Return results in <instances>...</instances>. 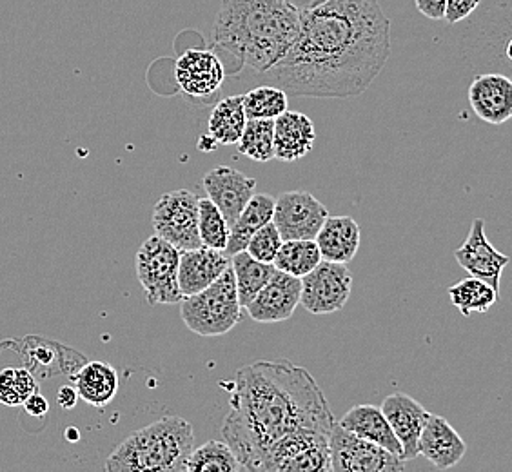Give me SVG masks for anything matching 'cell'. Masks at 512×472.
I'll return each mask as SVG.
<instances>
[{
	"label": "cell",
	"mask_w": 512,
	"mask_h": 472,
	"mask_svg": "<svg viewBox=\"0 0 512 472\" xmlns=\"http://www.w3.org/2000/svg\"><path fill=\"white\" fill-rule=\"evenodd\" d=\"M391 20L378 0H325L300 11V33L271 69L287 95L355 99L384 71Z\"/></svg>",
	"instance_id": "6da1fadb"
},
{
	"label": "cell",
	"mask_w": 512,
	"mask_h": 472,
	"mask_svg": "<svg viewBox=\"0 0 512 472\" xmlns=\"http://www.w3.org/2000/svg\"><path fill=\"white\" fill-rule=\"evenodd\" d=\"M335 423L313 374L278 358L238 369L222 436L242 471L258 472L267 451L286 434L306 427L331 433Z\"/></svg>",
	"instance_id": "7a4b0ae2"
},
{
	"label": "cell",
	"mask_w": 512,
	"mask_h": 472,
	"mask_svg": "<svg viewBox=\"0 0 512 472\" xmlns=\"http://www.w3.org/2000/svg\"><path fill=\"white\" fill-rule=\"evenodd\" d=\"M213 42L256 73L286 57L300 33V11L286 0H222Z\"/></svg>",
	"instance_id": "3957f363"
},
{
	"label": "cell",
	"mask_w": 512,
	"mask_h": 472,
	"mask_svg": "<svg viewBox=\"0 0 512 472\" xmlns=\"http://www.w3.org/2000/svg\"><path fill=\"white\" fill-rule=\"evenodd\" d=\"M195 449V433L188 420L162 416L131 434L109 454V472H184Z\"/></svg>",
	"instance_id": "277c9868"
},
{
	"label": "cell",
	"mask_w": 512,
	"mask_h": 472,
	"mask_svg": "<svg viewBox=\"0 0 512 472\" xmlns=\"http://www.w3.org/2000/svg\"><path fill=\"white\" fill-rule=\"evenodd\" d=\"M180 318L191 333L198 336H222L233 331L242 320L237 280L233 267H227L217 280L195 295L180 302Z\"/></svg>",
	"instance_id": "5b68a950"
},
{
	"label": "cell",
	"mask_w": 512,
	"mask_h": 472,
	"mask_svg": "<svg viewBox=\"0 0 512 472\" xmlns=\"http://www.w3.org/2000/svg\"><path fill=\"white\" fill-rule=\"evenodd\" d=\"M180 251L164 238H148L137 253L138 284L146 293L149 305H173L182 302L178 284Z\"/></svg>",
	"instance_id": "8992f818"
},
{
	"label": "cell",
	"mask_w": 512,
	"mask_h": 472,
	"mask_svg": "<svg viewBox=\"0 0 512 472\" xmlns=\"http://www.w3.org/2000/svg\"><path fill=\"white\" fill-rule=\"evenodd\" d=\"M329 436L311 427L286 434L267 451L258 472L331 471Z\"/></svg>",
	"instance_id": "52a82bcc"
},
{
	"label": "cell",
	"mask_w": 512,
	"mask_h": 472,
	"mask_svg": "<svg viewBox=\"0 0 512 472\" xmlns=\"http://www.w3.org/2000/svg\"><path fill=\"white\" fill-rule=\"evenodd\" d=\"M329 447L333 472H400L405 469V460L400 456L378 443L349 433L340 423H335L331 429Z\"/></svg>",
	"instance_id": "ba28073f"
},
{
	"label": "cell",
	"mask_w": 512,
	"mask_h": 472,
	"mask_svg": "<svg viewBox=\"0 0 512 472\" xmlns=\"http://www.w3.org/2000/svg\"><path fill=\"white\" fill-rule=\"evenodd\" d=\"M153 227L178 251L202 246L198 231V198L188 189L169 191L158 198L153 209Z\"/></svg>",
	"instance_id": "9c48e42d"
},
{
	"label": "cell",
	"mask_w": 512,
	"mask_h": 472,
	"mask_svg": "<svg viewBox=\"0 0 512 472\" xmlns=\"http://www.w3.org/2000/svg\"><path fill=\"white\" fill-rule=\"evenodd\" d=\"M353 289V276L347 264L322 260L318 266L302 276L300 304L311 315H333L344 309Z\"/></svg>",
	"instance_id": "30bf717a"
},
{
	"label": "cell",
	"mask_w": 512,
	"mask_h": 472,
	"mask_svg": "<svg viewBox=\"0 0 512 472\" xmlns=\"http://www.w3.org/2000/svg\"><path fill=\"white\" fill-rule=\"evenodd\" d=\"M327 217V207L307 191H287L276 198L273 222L284 240H315Z\"/></svg>",
	"instance_id": "8fae6325"
},
{
	"label": "cell",
	"mask_w": 512,
	"mask_h": 472,
	"mask_svg": "<svg viewBox=\"0 0 512 472\" xmlns=\"http://www.w3.org/2000/svg\"><path fill=\"white\" fill-rule=\"evenodd\" d=\"M454 258L469 275L482 278L500 293L503 269L509 266L511 258L500 253L489 242V238L485 235V222L482 218L473 220L469 236L465 238L463 246L454 251Z\"/></svg>",
	"instance_id": "7c38bea8"
},
{
	"label": "cell",
	"mask_w": 512,
	"mask_h": 472,
	"mask_svg": "<svg viewBox=\"0 0 512 472\" xmlns=\"http://www.w3.org/2000/svg\"><path fill=\"white\" fill-rule=\"evenodd\" d=\"M178 88L193 99H207L222 88L226 69L215 51L188 50L175 64Z\"/></svg>",
	"instance_id": "4fadbf2b"
},
{
	"label": "cell",
	"mask_w": 512,
	"mask_h": 472,
	"mask_svg": "<svg viewBox=\"0 0 512 472\" xmlns=\"http://www.w3.org/2000/svg\"><path fill=\"white\" fill-rule=\"evenodd\" d=\"M302 296V278L276 269L264 289L247 305V313L260 324H278L289 320Z\"/></svg>",
	"instance_id": "5bb4252c"
},
{
	"label": "cell",
	"mask_w": 512,
	"mask_h": 472,
	"mask_svg": "<svg viewBox=\"0 0 512 472\" xmlns=\"http://www.w3.org/2000/svg\"><path fill=\"white\" fill-rule=\"evenodd\" d=\"M202 187L231 227L255 195L256 180L238 169L218 166L207 173L202 180Z\"/></svg>",
	"instance_id": "9a60e30c"
},
{
	"label": "cell",
	"mask_w": 512,
	"mask_h": 472,
	"mask_svg": "<svg viewBox=\"0 0 512 472\" xmlns=\"http://www.w3.org/2000/svg\"><path fill=\"white\" fill-rule=\"evenodd\" d=\"M387 422L391 423L396 438L402 443L405 462L420 456L418 442L429 418V411L424 405L418 404L409 394H389L382 404Z\"/></svg>",
	"instance_id": "2e32d148"
},
{
	"label": "cell",
	"mask_w": 512,
	"mask_h": 472,
	"mask_svg": "<svg viewBox=\"0 0 512 472\" xmlns=\"http://www.w3.org/2000/svg\"><path fill=\"white\" fill-rule=\"evenodd\" d=\"M469 102L476 117L487 124L502 126L512 120V79L500 73L474 77Z\"/></svg>",
	"instance_id": "e0dca14e"
},
{
	"label": "cell",
	"mask_w": 512,
	"mask_h": 472,
	"mask_svg": "<svg viewBox=\"0 0 512 472\" xmlns=\"http://www.w3.org/2000/svg\"><path fill=\"white\" fill-rule=\"evenodd\" d=\"M227 267H231V256L226 251L206 246L180 251L178 284L182 295L191 296L204 291Z\"/></svg>",
	"instance_id": "ac0fdd59"
},
{
	"label": "cell",
	"mask_w": 512,
	"mask_h": 472,
	"mask_svg": "<svg viewBox=\"0 0 512 472\" xmlns=\"http://www.w3.org/2000/svg\"><path fill=\"white\" fill-rule=\"evenodd\" d=\"M418 451L436 469L445 471L462 462L467 453V443L463 442L462 436L456 433V429L444 416L429 414L418 442Z\"/></svg>",
	"instance_id": "d6986e66"
},
{
	"label": "cell",
	"mask_w": 512,
	"mask_h": 472,
	"mask_svg": "<svg viewBox=\"0 0 512 472\" xmlns=\"http://www.w3.org/2000/svg\"><path fill=\"white\" fill-rule=\"evenodd\" d=\"M24 365L35 378H51L57 374H73L86 364V358L73 349L44 338H28L24 344Z\"/></svg>",
	"instance_id": "ffe728a7"
},
{
	"label": "cell",
	"mask_w": 512,
	"mask_h": 472,
	"mask_svg": "<svg viewBox=\"0 0 512 472\" xmlns=\"http://www.w3.org/2000/svg\"><path fill=\"white\" fill-rule=\"evenodd\" d=\"M315 140V124L304 113L287 109L275 118L273 148L276 160L295 162L306 157L315 148Z\"/></svg>",
	"instance_id": "44dd1931"
},
{
	"label": "cell",
	"mask_w": 512,
	"mask_h": 472,
	"mask_svg": "<svg viewBox=\"0 0 512 472\" xmlns=\"http://www.w3.org/2000/svg\"><path fill=\"white\" fill-rule=\"evenodd\" d=\"M340 425L349 433L356 434L369 442L378 443L380 447H384L400 458L404 456L402 443L396 438L391 423L387 422L382 407L371 404L355 405L344 414Z\"/></svg>",
	"instance_id": "7402d4cb"
},
{
	"label": "cell",
	"mask_w": 512,
	"mask_h": 472,
	"mask_svg": "<svg viewBox=\"0 0 512 472\" xmlns=\"http://www.w3.org/2000/svg\"><path fill=\"white\" fill-rule=\"evenodd\" d=\"M315 240L324 260L349 264L360 249V226L355 218L327 217Z\"/></svg>",
	"instance_id": "603a6c76"
},
{
	"label": "cell",
	"mask_w": 512,
	"mask_h": 472,
	"mask_svg": "<svg viewBox=\"0 0 512 472\" xmlns=\"http://www.w3.org/2000/svg\"><path fill=\"white\" fill-rule=\"evenodd\" d=\"M80 400L93 407H106L119 391V374L106 362H86L71 376Z\"/></svg>",
	"instance_id": "cb8c5ba5"
},
{
	"label": "cell",
	"mask_w": 512,
	"mask_h": 472,
	"mask_svg": "<svg viewBox=\"0 0 512 472\" xmlns=\"http://www.w3.org/2000/svg\"><path fill=\"white\" fill-rule=\"evenodd\" d=\"M276 198L271 195H253L247 202L244 211L240 213L237 222L231 226V235L227 242L226 253L229 256L237 255L240 251H246L251 236L255 235L260 227L273 222L275 215Z\"/></svg>",
	"instance_id": "d4e9b609"
},
{
	"label": "cell",
	"mask_w": 512,
	"mask_h": 472,
	"mask_svg": "<svg viewBox=\"0 0 512 472\" xmlns=\"http://www.w3.org/2000/svg\"><path fill=\"white\" fill-rule=\"evenodd\" d=\"M247 124L246 109L242 95H231L220 100L209 117V137L215 138L218 146L238 144Z\"/></svg>",
	"instance_id": "484cf974"
},
{
	"label": "cell",
	"mask_w": 512,
	"mask_h": 472,
	"mask_svg": "<svg viewBox=\"0 0 512 472\" xmlns=\"http://www.w3.org/2000/svg\"><path fill=\"white\" fill-rule=\"evenodd\" d=\"M231 267L235 271L238 300L242 307H247L253 302V298L264 289L276 271L275 264L260 262L247 251H240L237 255L231 256Z\"/></svg>",
	"instance_id": "4316f807"
},
{
	"label": "cell",
	"mask_w": 512,
	"mask_h": 472,
	"mask_svg": "<svg viewBox=\"0 0 512 472\" xmlns=\"http://www.w3.org/2000/svg\"><path fill=\"white\" fill-rule=\"evenodd\" d=\"M447 295L463 316H471L474 313H478V315L487 313L496 304L500 293L482 278L469 276V278L460 280L454 286L449 287Z\"/></svg>",
	"instance_id": "83f0119b"
},
{
	"label": "cell",
	"mask_w": 512,
	"mask_h": 472,
	"mask_svg": "<svg viewBox=\"0 0 512 472\" xmlns=\"http://www.w3.org/2000/svg\"><path fill=\"white\" fill-rule=\"evenodd\" d=\"M322 260L324 258L316 240H284L273 264L278 271L302 278L311 273Z\"/></svg>",
	"instance_id": "f1b7e54d"
},
{
	"label": "cell",
	"mask_w": 512,
	"mask_h": 472,
	"mask_svg": "<svg viewBox=\"0 0 512 472\" xmlns=\"http://www.w3.org/2000/svg\"><path fill=\"white\" fill-rule=\"evenodd\" d=\"M275 120L247 118L246 128L238 140V151L255 162H269L275 158Z\"/></svg>",
	"instance_id": "f546056e"
},
{
	"label": "cell",
	"mask_w": 512,
	"mask_h": 472,
	"mask_svg": "<svg viewBox=\"0 0 512 472\" xmlns=\"http://www.w3.org/2000/svg\"><path fill=\"white\" fill-rule=\"evenodd\" d=\"M242 465L227 442L204 443L189 456L186 472H238Z\"/></svg>",
	"instance_id": "4dcf8cb0"
},
{
	"label": "cell",
	"mask_w": 512,
	"mask_h": 472,
	"mask_svg": "<svg viewBox=\"0 0 512 472\" xmlns=\"http://www.w3.org/2000/svg\"><path fill=\"white\" fill-rule=\"evenodd\" d=\"M198 231L202 246L226 251L231 227L222 211L209 198H198Z\"/></svg>",
	"instance_id": "1f68e13d"
},
{
	"label": "cell",
	"mask_w": 512,
	"mask_h": 472,
	"mask_svg": "<svg viewBox=\"0 0 512 472\" xmlns=\"http://www.w3.org/2000/svg\"><path fill=\"white\" fill-rule=\"evenodd\" d=\"M39 393L37 378L26 367H8L0 371V404L24 405L31 394Z\"/></svg>",
	"instance_id": "d6a6232c"
},
{
	"label": "cell",
	"mask_w": 512,
	"mask_h": 472,
	"mask_svg": "<svg viewBox=\"0 0 512 472\" xmlns=\"http://www.w3.org/2000/svg\"><path fill=\"white\" fill-rule=\"evenodd\" d=\"M247 118L275 120L287 111V93L275 86H260L242 95Z\"/></svg>",
	"instance_id": "836d02e7"
},
{
	"label": "cell",
	"mask_w": 512,
	"mask_h": 472,
	"mask_svg": "<svg viewBox=\"0 0 512 472\" xmlns=\"http://www.w3.org/2000/svg\"><path fill=\"white\" fill-rule=\"evenodd\" d=\"M282 244H284V238L280 235L278 227L275 226V222H269L266 226L260 227L255 235L251 236L246 251L260 262L273 264Z\"/></svg>",
	"instance_id": "e575fe53"
},
{
	"label": "cell",
	"mask_w": 512,
	"mask_h": 472,
	"mask_svg": "<svg viewBox=\"0 0 512 472\" xmlns=\"http://www.w3.org/2000/svg\"><path fill=\"white\" fill-rule=\"evenodd\" d=\"M482 0H447L445 19L449 24H458L476 11Z\"/></svg>",
	"instance_id": "d590c367"
},
{
	"label": "cell",
	"mask_w": 512,
	"mask_h": 472,
	"mask_svg": "<svg viewBox=\"0 0 512 472\" xmlns=\"http://www.w3.org/2000/svg\"><path fill=\"white\" fill-rule=\"evenodd\" d=\"M416 10L429 20H444L447 0H414Z\"/></svg>",
	"instance_id": "8d00e7d4"
},
{
	"label": "cell",
	"mask_w": 512,
	"mask_h": 472,
	"mask_svg": "<svg viewBox=\"0 0 512 472\" xmlns=\"http://www.w3.org/2000/svg\"><path fill=\"white\" fill-rule=\"evenodd\" d=\"M24 409L31 416H40L42 418V416L50 413V404H48V400L42 394L35 393L31 394L30 398L24 402Z\"/></svg>",
	"instance_id": "74e56055"
},
{
	"label": "cell",
	"mask_w": 512,
	"mask_h": 472,
	"mask_svg": "<svg viewBox=\"0 0 512 472\" xmlns=\"http://www.w3.org/2000/svg\"><path fill=\"white\" fill-rule=\"evenodd\" d=\"M79 400L80 396L77 387H71V385L60 387L59 393H57V404H59L62 409H73Z\"/></svg>",
	"instance_id": "f35d334b"
},
{
	"label": "cell",
	"mask_w": 512,
	"mask_h": 472,
	"mask_svg": "<svg viewBox=\"0 0 512 472\" xmlns=\"http://www.w3.org/2000/svg\"><path fill=\"white\" fill-rule=\"evenodd\" d=\"M286 2H289L298 11H306L316 8L318 4H322L325 0H286Z\"/></svg>",
	"instance_id": "ab89813d"
},
{
	"label": "cell",
	"mask_w": 512,
	"mask_h": 472,
	"mask_svg": "<svg viewBox=\"0 0 512 472\" xmlns=\"http://www.w3.org/2000/svg\"><path fill=\"white\" fill-rule=\"evenodd\" d=\"M505 55H507V59L512 62V37L507 40V46H505Z\"/></svg>",
	"instance_id": "60d3db41"
}]
</instances>
